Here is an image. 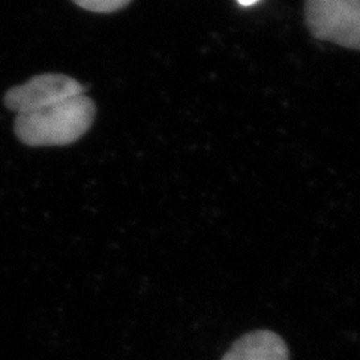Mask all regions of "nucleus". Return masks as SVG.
Returning a JSON list of instances; mask_svg holds the SVG:
<instances>
[{
    "instance_id": "1",
    "label": "nucleus",
    "mask_w": 360,
    "mask_h": 360,
    "mask_svg": "<svg viewBox=\"0 0 360 360\" xmlns=\"http://www.w3.org/2000/svg\"><path fill=\"white\" fill-rule=\"evenodd\" d=\"M95 115V103L84 94L38 111L17 115L14 132L21 143L32 148L68 146L90 129Z\"/></svg>"
},
{
    "instance_id": "2",
    "label": "nucleus",
    "mask_w": 360,
    "mask_h": 360,
    "mask_svg": "<svg viewBox=\"0 0 360 360\" xmlns=\"http://www.w3.org/2000/svg\"><path fill=\"white\" fill-rule=\"evenodd\" d=\"M305 13L315 38L360 50V0H307Z\"/></svg>"
},
{
    "instance_id": "4",
    "label": "nucleus",
    "mask_w": 360,
    "mask_h": 360,
    "mask_svg": "<svg viewBox=\"0 0 360 360\" xmlns=\"http://www.w3.org/2000/svg\"><path fill=\"white\" fill-rule=\"evenodd\" d=\"M221 360H288V348L279 335L257 330L239 338Z\"/></svg>"
},
{
    "instance_id": "5",
    "label": "nucleus",
    "mask_w": 360,
    "mask_h": 360,
    "mask_svg": "<svg viewBox=\"0 0 360 360\" xmlns=\"http://www.w3.org/2000/svg\"><path fill=\"white\" fill-rule=\"evenodd\" d=\"M72 2L90 13L111 14L128 6L132 0H72Z\"/></svg>"
},
{
    "instance_id": "3",
    "label": "nucleus",
    "mask_w": 360,
    "mask_h": 360,
    "mask_svg": "<svg viewBox=\"0 0 360 360\" xmlns=\"http://www.w3.org/2000/svg\"><path fill=\"white\" fill-rule=\"evenodd\" d=\"M84 87L75 78L65 74H39L20 86L11 87L5 94L4 104L17 115L38 111L78 95Z\"/></svg>"
},
{
    "instance_id": "6",
    "label": "nucleus",
    "mask_w": 360,
    "mask_h": 360,
    "mask_svg": "<svg viewBox=\"0 0 360 360\" xmlns=\"http://www.w3.org/2000/svg\"><path fill=\"white\" fill-rule=\"evenodd\" d=\"M238 2H239L242 6H252V5L260 2V0H238Z\"/></svg>"
}]
</instances>
